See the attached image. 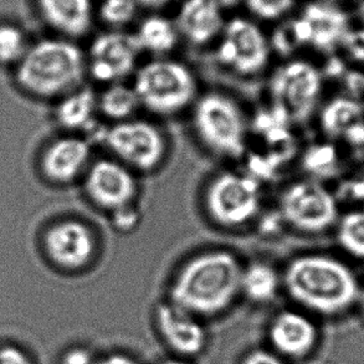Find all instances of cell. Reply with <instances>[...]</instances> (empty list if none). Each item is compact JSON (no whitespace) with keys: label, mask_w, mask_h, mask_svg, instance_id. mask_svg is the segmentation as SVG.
Returning a JSON list of instances; mask_svg holds the SVG:
<instances>
[{"label":"cell","mask_w":364,"mask_h":364,"mask_svg":"<svg viewBox=\"0 0 364 364\" xmlns=\"http://www.w3.org/2000/svg\"><path fill=\"white\" fill-rule=\"evenodd\" d=\"M242 267L229 251H209L194 257L173 282L171 302L194 316L227 310L242 292Z\"/></svg>","instance_id":"6da1fadb"},{"label":"cell","mask_w":364,"mask_h":364,"mask_svg":"<svg viewBox=\"0 0 364 364\" xmlns=\"http://www.w3.org/2000/svg\"><path fill=\"white\" fill-rule=\"evenodd\" d=\"M284 285L299 305L325 316L350 310L360 294L355 274L332 256L306 255L291 261L284 274Z\"/></svg>","instance_id":"7a4b0ae2"},{"label":"cell","mask_w":364,"mask_h":364,"mask_svg":"<svg viewBox=\"0 0 364 364\" xmlns=\"http://www.w3.org/2000/svg\"><path fill=\"white\" fill-rule=\"evenodd\" d=\"M84 73L82 51L65 39H44L30 45L18 64L20 85L41 97H54L74 89Z\"/></svg>","instance_id":"3957f363"},{"label":"cell","mask_w":364,"mask_h":364,"mask_svg":"<svg viewBox=\"0 0 364 364\" xmlns=\"http://www.w3.org/2000/svg\"><path fill=\"white\" fill-rule=\"evenodd\" d=\"M133 89L146 109L169 116L192 102L197 84L186 65L173 60H156L138 70Z\"/></svg>","instance_id":"277c9868"},{"label":"cell","mask_w":364,"mask_h":364,"mask_svg":"<svg viewBox=\"0 0 364 364\" xmlns=\"http://www.w3.org/2000/svg\"><path fill=\"white\" fill-rule=\"evenodd\" d=\"M322 75L305 60H292L276 70L271 79V112L282 122H305L318 104Z\"/></svg>","instance_id":"5b68a950"},{"label":"cell","mask_w":364,"mask_h":364,"mask_svg":"<svg viewBox=\"0 0 364 364\" xmlns=\"http://www.w3.org/2000/svg\"><path fill=\"white\" fill-rule=\"evenodd\" d=\"M194 128L205 146L225 157H242L245 152V119L232 99L208 94L194 109Z\"/></svg>","instance_id":"8992f818"},{"label":"cell","mask_w":364,"mask_h":364,"mask_svg":"<svg viewBox=\"0 0 364 364\" xmlns=\"http://www.w3.org/2000/svg\"><path fill=\"white\" fill-rule=\"evenodd\" d=\"M280 210L287 224L309 234L326 232L338 222L335 196L314 179L291 184L281 197Z\"/></svg>","instance_id":"52a82bcc"},{"label":"cell","mask_w":364,"mask_h":364,"mask_svg":"<svg viewBox=\"0 0 364 364\" xmlns=\"http://www.w3.org/2000/svg\"><path fill=\"white\" fill-rule=\"evenodd\" d=\"M260 186L251 176L224 173L208 188L205 205L213 220L224 228L242 227L260 209Z\"/></svg>","instance_id":"ba28073f"},{"label":"cell","mask_w":364,"mask_h":364,"mask_svg":"<svg viewBox=\"0 0 364 364\" xmlns=\"http://www.w3.org/2000/svg\"><path fill=\"white\" fill-rule=\"evenodd\" d=\"M289 25L296 46H310L318 53H335L341 49L352 28L350 14L338 3L315 0L302 8Z\"/></svg>","instance_id":"9c48e42d"},{"label":"cell","mask_w":364,"mask_h":364,"mask_svg":"<svg viewBox=\"0 0 364 364\" xmlns=\"http://www.w3.org/2000/svg\"><path fill=\"white\" fill-rule=\"evenodd\" d=\"M270 49V43L259 25L237 16L224 26L217 56L220 64L234 73L250 76L265 69Z\"/></svg>","instance_id":"30bf717a"},{"label":"cell","mask_w":364,"mask_h":364,"mask_svg":"<svg viewBox=\"0 0 364 364\" xmlns=\"http://www.w3.org/2000/svg\"><path fill=\"white\" fill-rule=\"evenodd\" d=\"M111 152L131 167L152 171L166 154V141L156 126L144 121H123L105 132Z\"/></svg>","instance_id":"8fae6325"},{"label":"cell","mask_w":364,"mask_h":364,"mask_svg":"<svg viewBox=\"0 0 364 364\" xmlns=\"http://www.w3.org/2000/svg\"><path fill=\"white\" fill-rule=\"evenodd\" d=\"M133 35L121 31L101 34L90 48V71L100 82H117L132 73L139 54Z\"/></svg>","instance_id":"7c38bea8"},{"label":"cell","mask_w":364,"mask_h":364,"mask_svg":"<svg viewBox=\"0 0 364 364\" xmlns=\"http://www.w3.org/2000/svg\"><path fill=\"white\" fill-rule=\"evenodd\" d=\"M85 189L97 207L116 212L132 205L137 194V183L127 168L117 162L101 159L90 168Z\"/></svg>","instance_id":"4fadbf2b"},{"label":"cell","mask_w":364,"mask_h":364,"mask_svg":"<svg viewBox=\"0 0 364 364\" xmlns=\"http://www.w3.org/2000/svg\"><path fill=\"white\" fill-rule=\"evenodd\" d=\"M50 259L66 270H79L94 256L95 237L89 228L77 220H66L50 229L45 237Z\"/></svg>","instance_id":"5bb4252c"},{"label":"cell","mask_w":364,"mask_h":364,"mask_svg":"<svg viewBox=\"0 0 364 364\" xmlns=\"http://www.w3.org/2000/svg\"><path fill=\"white\" fill-rule=\"evenodd\" d=\"M156 320L166 345L182 357H193L207 345V332L196 316L172 302L157 307Z\"/></svg>","instance_id":"9a60e30c"},{"label":"cell","mask_w":364,"mask_h":364,"mask_svg":"<svg viewBox=\"0 0 364 364\" xmlns=\"http://www.w3.org/2000/svg\"><path fill=\"white\" fill-rule=\"evenodd\" d=\"M179 35L202 46L222 34L225 21L218 0H184L174 20Z\"/></svg>","instance_id":"2e32d148"},{"label":"cell","mask_w":364,"mask_h":364,"mask_svg":"<svg viewBox=\"0 0 364 364\" xmlns=\"http://www.w3.org/2000/svg\"><path fill=\"white\" fill-rule=\"evenodd\" d=\"M269 337L277 353L302 358L315 348L318 333L309 317L295 311H284L271 322Z\"/></svg>","instance_id":"e0dca14e"},{"label":"cell","mask_w":364,"mask_h":364,"mask_svg":"<svg viewBox=\"0 0 364 364\" xmlns=\"http://www.w3.org/2000/svg\"><path fill=\"white\" fill-rule=\"evenodd\" d=\"M41 18L51 29L68 38H80L92 25V0H36Z\"/></svg>","instance_id":"ac0fdd59"},{"label":"cell","mask_w":364,"mask_h":364,"mask_svg":"<svg viewBox=\"0 0 364 364\" xmlns=\"http://www.w3.org/2000/svg\"><path fill=\"white\" fill-rule=\"evenodd\" d=\"M89 143L81 138H61L53 143L43 158L46 177L56 183H69L79 177L89 162Z\"/></svg>","instance_id":"d6986e66"},{"label":"cell","mask_w":364,"mask_h":364,"mask_svg":"<svg viewBox=\"0 0 364 364\" xmlns=\"http://www.w3.org/2000/svg\"><path fill=\"white\" fill-rule=\"evenodd\" d=\"M364 122V105L352 97H336L321 112V127L331 138H345Z\"/></svg>","instance_id":"ffe728a7"},{"label":"cell","mask_w":364,"mask_h":364,"mask_svg":"<svg viewBox=\"0 0 364 364\" xmlns=\"http://www.w3.org/2000/svg\"><path fill=\"white\" fill-rule=\"evenodd\" d=\"M141 51L156 55L171 53L179 41L176 23L162 15H151L138 26L133 35Z\"/></svg>","instance_id":"44dd1931"},{"label":"cell","mask_w":364,"mask_h":364,"mask_svg":"<svg viewBox=\"0 0 364 364\" xmlns=\"http://www.w3.org/2000/svg\"><path fill=\"white\" fill-rule=\"evenodd\" d=\"M279 287L280 277L267 264L254 262L242 269V292L252 302L264 304L274 300Z\"/></svg>","instance_id":"7402d4cb"},{"label":"cell","mask_w":364,"mask_h":364,"mask_svg":"<svg viewBox=\"0 0 364 364\" xmlns=\"http://www.w3.org/2000/svg\"><path fill=\"white\" fill-rule=\"evenodd\" d=\"M99 106L92 90L84 89L69 95L58 107L56 116L61 126L69 129L89 127Z\"/></svg>","instance_id":"603a6c76"},{"label":"cell","mask_w":364,"mask_h":364,"mask_svg":"<svg viewBox=\"0 0 364 364\" xmlns=\"http://www.w3.org/2000/svg\"><path fill=\"white\" fill-rule=\"evenodd\" d=\"M302 167L316 179L335 178L342 171L338 149L331 143H317L306 149Z\"/></svg>","instance_id":"cb8c5ba5"},{"label":"cell","mask_w":364,"mask_h":364,"mask_svg":"<svg viewBox=\"0 0 364 364\" xmlns=\"http://www.w3.org/2000/svg\"><path fill=\"white\" fill-rule=\"evenodd\" d=\"M139 100L133 87L126 85L114 84L105 91L99 102L102 114L114 121H127L128 117L137 109Z\"/></svg>","instance_id":"d4e9b609"},{"label":"cell","mask_w":364,"mask_h":364,"mask_svg":"<svg viewBox=\"0 0 364 364\" xmlns=\"http://www.w3.org/2000/svg\"><path fill=\"white\" fill-rule=\"evenodd\" d=\"M337 240L346 252L357 259H364V210L346 213L341 218Z\"/></svg>","instance_id":"484cf974"},{"label":"cell","mask_w":364,"mask_h":364,"mask_svg":"<svg viewBox=\"0 0 364 364\" xmlns=\"http://www.w3.org/2000/svg\"><path fill=\"white\" fill-rule=\"evenodd\" d=\"M24 31L11 24H0V64H19L29 49Z\"/></svg>","instance_id":"4316f807"},{"label":"cell","mask_w":364,"mask_h":364,"mask_svg":"<svg viewBox=\"0 0 364 364\" xmlns=\"http://www.w3.org/2000/svg\"><path fill=\"white\" fill-rule=\"evenodd\" d=\"M136 0H102L100 4V19L105 24L119 29L132 23L137 15Z\"/></svg>","instance_id":"83f0119b"},{"label":"cell","mask_w":364,"mask_h":364,"mask_svg":"<svg viewBox=\"0 0 364 364\" xmlns=\"http://www.w3.org/2000/svg\"><path fill=\"white\" fill-rule=\"evenodd\" d=\"M247 9L256 18L277 20L295 8L297 0H245Z\"/></svg>","instance_id":"f1b7e54d"},{"label":"cell","mask_w":364,"mask_h":364,"mask_svg":"<svg viewBox=\"0 0 364 364\" xmlns=\"http://www.w3.org/2000/svg\"><path fill=\"white\" fill-rule=\"evenodd\" d=\"M341 49L345 51L348 59L364 66V26H352L346 35Z\"/></svg>","instance_id":"f546056e"},{"label":"cell","mask_w":364,"mask_h":364,"mask_svg":"<svg viewBox=\"0 0 364 364\" xmlns=\"http://www.w3.org/2000/svg\"><path fill=\"white\" fill-rule=\"evenodd\" d=\"M340 191L345 199L364 204V169L355 177L346 181Z\"/></svg>","instance_id":"4dcf8cb0"},{"label":"cell","mask_w":364,"mask_h":364,"mask_svg":"<svg viewBox=\"0 0 364 364\" xmlns=\"http://www.w3.org/2000/svg\"><path fill=\"white\" fill-rule=\"evenodd\" d=\"M0 364H31L29 355L14 346L0 347Z\"/></svg>","instance_id":"1f68e13d"},{"label":"cell","mask_w":364,"mask_h":364,"mask_svg":"<svg viewBox=\"0 0 364 364\" xmlns=\"http://www.w3.org/2000/svg\"><path fill=\"white\" fill-rule=\"evenodd\" d=\"M114 225L119 228V230H129L134 228L138 222V214L132 205L122 208L119 210L114 212Z\"/></svg>","instance_id":"d6a6232c"},{"label":"cell","mask_w":364,"mask_h":364,"mask_svg":"<svg viewBox=\"0 0 364 364\" xmlns=\"http://www.w3.org/2000/svg\"><path fill=\"white\" fill-rule=\"evenodd\" d=\"M242 364H284L280 357L266 350H251L244 357Z\"/></svg>","instance_id":"836d02e7"},{"label":"cell","mask_w":364,"mask_h":364,"mask_svg":"<svg viewBox=\"0 0 364 364\" xmlns=\"http://www.w3.org/2000/svg\"><path fill=\"white\" fill-rule=\"evenodd\" d=\"M63 364H96V360L89 350L76 347L65 353Z\"/></svg>","instance_id":"e575fe53"},{"label":"cell","mask_w":364,"mask_h":364,"mask_svg":"<svg viewBox=\"0 0 364 364\" xmlns=\"http://www.w3.org/2000/svg\"><path fill=\"white\" fill-rule=\"evenodd\" d=\"M346 141L350 143L352 147L360 149L364 153V122L355 126L345 137Z\"/></svg>","instance_id":"d590c367"},{"label":"cell","mask_w":364,"mask_h":364,"mask_svg":"<svg viewBox=\"0 0 364 364\" xmlns=\"http://www.w3.org/2000/svg\"><path fill=\"white\" fill-rule=\"evenodd\" d=\"M96 364H138L136 360H132L128 355H119V353H114V355H109L105 358L96 360Z\"/></svg>","instance_id":"8d00e7d4"},{"label":"cell","mask_w":364,"mask_h":364,"mask_svg":"<svg viewBox=\"0 0 364 364\" xmlns=\"http://www.w3.org/2000/svg\"><path fill=\"white\" fill-rule=\"evenodd\" d=\"M136 1L138 5H142L149 9H159V8L171 4L174 0H136Z\"/></svg>","instance_id":"74e56055"},{"label":"cell","mask_w":364,"mask_h":364,"mask_svg":"<svg viewBox=\"0 0 364 364\" xmlns=\"http://www.w3.org/2000/svg\"><path fill=\"white\" fill-rule=\"evenodd\" d=\"M159 364H191L186 360H163Z\"/></svg>","instance_id":"f35d334b"},{"label":"cell","mask_w":364,"mask_h":364,"mask_svg":"<svg viewBox=\"0 0 364 364\" xmlns=\"http://www.w3.org/2000/svg\"><path fill=\"white\" fill-rule=\"evenodd\" d=\"M218 1L224 8V6H232V5L237 4L239 0H218Z\"/></svg>","instance_id":"ab89813d"},{"label":"cell","mask_w":364,"mask_h":364,"mask_svg":"<svg viewBox=\"0 0 364 364\" xmlns=\"http://www.w3.org/2000/svg\"><path fill=\"white\" fill-rule=\"evenodd\" d=\"M358 302H360V311H362V315L364 316V290L360 291V297H358Z\"/></svg>","instance_id":"60d3db41"},{"label":"cell","mask_w":364,"mask_h":364,"mask_svg":"<svg viewBox=\"0 0 364 364\" xmlns=\"http://www.w3.org/2000/svg\"><path fill=\"white\" fill-rule=\"evenodd\" d=\"M331 1H335V3L340 4V1H345V0H331Z\"/></svg>","instance_id":"b9f144b4"}]
</instances>
